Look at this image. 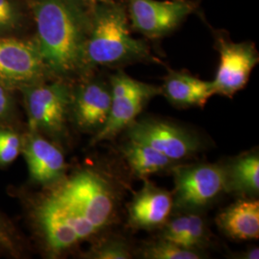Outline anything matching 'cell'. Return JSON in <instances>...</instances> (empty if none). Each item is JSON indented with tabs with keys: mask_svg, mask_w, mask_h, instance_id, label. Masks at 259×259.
Wrapping results in <instances>:
<instances>
[{
	"mask_svg": "<svg viewBox=\"0 0 259 259\" xmlns=\"http://www.w3.org/2000/svg\"><path fill=\"white\" fill-rule=\"evenodd\" d=\"M76 0H35L37 49L47 69L56 74L74 72L85 64L89 14Z\"/></svg>",
	"mask_w": 259,
	"mask_h": 259,
	"instance_id": "cell-1",
	"label": "cell"
},
{
	"mask_svg": "<svg viewBox=\"0 0 259 259\" xmlns=\"http://www.w3.org/2000/svg\"><path fill=\"white\" fill-rule=\"evenodd\" d=\"M126 7L117 0L94 5L89 14L85 64L118 66L157 61L146 41L131 34Z\"/></svg>",
	"mask_w": 259,
	"mask_h": 259,
	"instance_id": "cell-2",
	"label": "cell"
},
{
	"mask_svg": "<svg viewBox=\"0 0 259 259\" xmlns=\"http://www.w3.org/2000/svg\"><path fill=\"white\" fill-rule=\"evenodd\" d=\"M111 104L109 117L93 138V144L114 139L127 129L154 97L161 94V88L133 79L117 71L110 79Z\"/></svg>",
	"mask_w": 259,
	"mask_h": 259,
	"instance_id": "cell-3",
	"label": "cell"
},
{
	"mask_svg": "<svg viewBox=\"0 0 259 259\" xmlns=\"http://www.w3.org/2000/svg\"><path fill=\"white\" fill-rule=\"evenodd\" d=\"M99 231L110 222L114 196L110 184L99 174L84 170L76 173L54 190Z\"/></svg>",
	"mask_w": 259,
	"mask_h": 259,
	"instance_id": "cell-4",
	"label": "cell"
},
{
	"mask_svg": "<svg viewBox=\"0 0 259 259\" xmlns=\"http://www.w3.org/2000/svg\"><path fill=\"white\" fill-rule=\"evenodd\" d=\"M37 217L50 250L61 252L97 232L81 213L55 191L40 203Z\"/></svg>",
	"mask_w": 259,
	"mask_h": 259,
	"instance_id": "cell-5",
	"label": "cell"
},
{
	"mask_svg": "<svg viewBox=\"0 0 259 259\" xmlns=\"http://www.w3.org/2000/svg\"><path fill=\"white\" fill-rule=\"evenodd\" d=\"M175 195L173 207L182 211L203 208L226 190V166L201 163L172 168Z\"/></svg>",
	"mask_w": 259,
	"mask_h": 259,
	"instance_id": "cell-6",
	"label": "cell"
},
{
	"mask_svg": "<svg viewBox=\"0 0 259 259\" xmlns=\"http://www.w3.org/2000/svg\"><path fill=\"white\" fill-rule=\"evenodd\" d=\"M131 28L150 39L166 37L198 9L196 0H127Z\"/></svg>",
	"mask_w": 259,
	"mask_h": 259,
	"instance_id": "cell-7",
	"label": "cell"
},
{
	"mask_svg": "<svg viewBox=\"0 0 259 259\" xmlns=\"http://www.w3.org/2000/svg\"><path fill=\"white\" fill-rule=\"evenodd\" d=\"M215 47L220 60L212 82L215 94L232 97L249 82L250 73L259 62L254 44L234 42L225 35L216 33Z\"/></svg>",
	"mask_w": 259,
	"mask_h": 259,
	"instance_id": "cell-8",
	"label": "cell"
},
{
	"mask_svg": "<svg viewBox=\"0 0 259 259\" xmlns=\"http://www.w3.org/2000/svg\"><path fill=\"white\" fill-rule=\"evenodd\" d=\"M127 135L129 140L148 145L175 162L194 155L201 149L200 139L193 133L155 118L136 119L127 127Z\"/></svg>",
	"mask_w": 259,
	"mask_h": 259,
	"instance_id": "cell-9",
	"label": "cell"
},
{
	"mask_svg": "<svg viewBox=\"0 0 259 259\" xmlns=\"http://www.w3.org/2000/svg\"><path fill=\"white\" fill-rule=\"evenodd\" d=\"M46 69L36 44L0 37V83H35L42 77Z\"/></svg>",
	"mask_w": 259,
	"mask_h": 259,
	"instance_id": "cell-10",
	"label": "cell"
},
{
	"mask_svg": "<svg viewBox=\"0 0 259 259\" xmlns=\"http://www.w3.org/2000/svg\"><path fill=\"white\" fill-rule=\"evenodd\" d=\"M28 112L32 128L52 134L61 133L70 102V93L62 83L37 84L26 93Z\"/></svg>",
	"mask_w": 259,
	"mask_h": 259,
	"instance_id": "cell-11",
	"label": "cell"
},
{
	"mask_svg": "<svg viewBox=\"0 0 259 259\" xmlns=\"http://www.w3.org/2000/svg\"><path fill=\"white\" fill-rule=\"evenodd\" d=\"M172 209V194L146 181L130 204V224L137 229H156L165 224Z\"/></svg>",
	"mask_w": 259,
	"mask_h": 259,
	"instance_id": "cell-12",
	"label": "cell"
},
{
	"mask_svg": "<svg viewBox=\"0 0 259 259\" xmlns=\"http://www.w3.org/2000/svg\"><path fill=\"white\" fill-rule=\"evenodd\" d=\"M111 104L110 84L102 81L84 83L75 99L76 120L83 129H101L109 117Z\"/></svg>",
	"mask_w": 259,
	"mask_h": 259,
	"instance_id": "cell-13",
	"label": "cell"
},
{
	"mask_svg": "<svg viewBox=\"0 0 259 259\" xmlns=\"http://www.w3.org/2000/svg\"><path fill=\"white\" fill-rule=\"evenodd\" d=\"M161 94L177 108H203L215 93L211 81L201 80L185 71L169 70Z\"/></svg>",
	"mask_w": 259,
	"mask_h": 259,
	"instance_id": "cell-14",
	"label": "cell"
},
{
	"mask_svg": "<svg viewBox=\"0 0 259 259\" xmlns=\"http://www.w3.org/2000/svg\"><path fill=\"white\" fill-rule=\"evenodd\" d=\"M30 175L39 184L57 181L65 171L64 155L59 149L39 136H32L24 147Z\"/></svg>",
	"mask_w": 259,
	"mask_h": 259,
	"instance_id": "cell-15",
	"label": "cell"
},
{
	"mask_svg": "<svg viewBox=\"0 0 259 259\" xmlns=\"http://www.w3.org/2000/svg\"><path fill=\"white\" fill-rule=\"evenodd\" d=\"M217 224L223 232L233 239H258V201L240 200L230 205L219 214Z\"/></svg>",
	"mask_w": 259,
	"mask_h": 259,
	"instance_id": "cell-16",
	"label": "cell"
},
{
	"mask_svg": "<svg viewBox=\"0 0 259 259\" xmlns=\"http://www.w3.org/2000/svg\"><path fill=\"white\" fill-rule=\"evenodd\" d=\"M226 190L238 194L257 195L259 157L257 154L242 156L226 166Z\"/></svg>",
	"mask_w": 259,
	"mask_h": 259,
	"instance_id": "cell-17",
	"label": "cell"
},
{
	"mask_svg": "<svg viewBox=\"0 0 259 259\" xmlns=\"http://www.w3.org/2000/svg\"><path fill=\"white\" fill-rule=\"evenodd\" d=\"M122 152L131 169L139 178L164 171L175 162L148 145L133 140L122 147Z\"/></svg>",
	"mask_w": 259,
	"mask_h": 259,
	"instance_id": "cell-18",
	"label": "cell"
},
{
	"mask_svg": "<svg viewBox=\"0 0 259 259\" xmlns=\"http://www.w3.org/2000/svg\"><path fill=\"white\" fill-rule=\"evenodd\" d=\"M142 257L147 259H200L203 257L198 250L184 248L170 241L160 239L145 247Z\"/></svg>",
	"mask_w": 259,
	"mask_h": 259,
	"instance_id": "cell-19",
	"label": "cell"
},
{
	"mask_svg": "<svg viewBox=\"0 0 259 259\" xmlns=\"http://www.w3.org/2000/svg\"><path fill=\"white\" fill-rule=\"evenodd\" d=\"M207 231L204 219L195 214L188 213V223L185 234L179 242V245L190 250H198L202 248L206 242Z\"/></svg>",
	"mask_w": 259,
	"mask_h": 259,
	"instance_id": "cell-20",
	"label": "cell"
},
{
	"mask_svg": "<svg viewBox=\"0 0 259 259\" xmlns=\"http://www.w3.org/2000/svg\"><path fill=\"white\" fill-rule=\"evenodd\" d=\"M95 259H129L132 257L128 244L119 238H108L98 244L92 253Z\"/></svg>",
	"mask_w": 259,
	"mask_h": 259,
	"instance_id": "cell-21",
	"label": "cell"
},
{
	"mask_svg": "<svg viewBox=\"0 0 259 259\" xmlns=\"http://www.w3.org/2000/svg\"><path fill=\"white\" fill-rule=\"evenodd\" d=\"M20 151V139L18 135L8 130H0V164L14 161Z\"/></svg>",
	"mask_w": 259,
	"mask_h": 259,
	"instance_id": "cell-22",
	"label": "cell"
},
{
	"mask_svg": "<svg viewBox=\"0 0 259 259\" xmlns=\"http://www.w3.org/2000/svg\"><path fill=\"white\" fill-rule=\"evenodd\" d=\"M21 16L19 5L15 0H0V33L18 27Z\"/></svg>",
	"mask_w": 259,
	"mask_h": 259,
	"instance_id": "cell-23",
	"label": "cell"
},
{
	"mask_svg": "<svg viewBox=\"0 0 259 259\" xmlns=\"http://www.w3.org/2000/svg\"><path fill=\"white\" fill-rule=\"evenodd\" d=\"M0 248L13 254L18 251V246L15 241V237L11 232L7 225L0 219Z\"/></svg>",
	"mask_w": 259,
	"mask_h": 259,
	"instance_id": "cell-24",
	"label": "cell"
},
{
	"mask_svg": "<svg viewBox=\"0 0 259 259\" xmlns=\"http://www.w3.org/2000/svg\"><path fill=\"white\" fill-rule=\"evenodd\" d=\"M12 109V99L3 83H0V120L6 118Z\"/></svg>",
	"mask_w": 259,
	"mask_h": 259,
	"instance_id": "cell-25",
	"label": "cell"
},
{
	"mask_svg": "<svg viewBox=\"0 0 259 259\" xmlns=\"http://www.w3.org/2000/svg\"><path fill=\"white\" fill-rule=\"evenodd\" d=\"M76 1H78L83 7L92 8L94 5L106 3V2H111V1H114V0H76Z\"/></svg>",
	"mask_w": 259,
	"mask_h": 259,
	"instance_id": "cell-26",
	"label": "cell"
}]
</instances>
